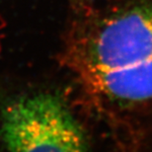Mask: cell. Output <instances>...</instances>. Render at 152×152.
Instances as JSON below:
<instances>
[{"label": "cell", "mask_w": 152, "mask_h": 152, "mask_svg": "<svg viewBox=\"0 0 152 152\" xmlns=\"http://www.w3.org/2000/svg\"><path fill=\"white\" fill-rule=\"evenodd\" d=\"M65 62L88 95L118 105L152 99V5L109 18L71 39Z\"/></svg>", "instance_id": "obj_1"}, {"label": "cell", "mask_w": 152, "mask_h": 152, "mask_svg": "<svg viewBox=\"0 0 152 152\" xmlns=\"http://www.w3.org/2000/svg\"><path fill=\"white\" fill-rule=\"evenodd\" d=\"M1 133L8 152H88L78 123L50 94L11 102L3 112Z\"/></svg>", "instance_id": "obj_2"}]
</instances>
